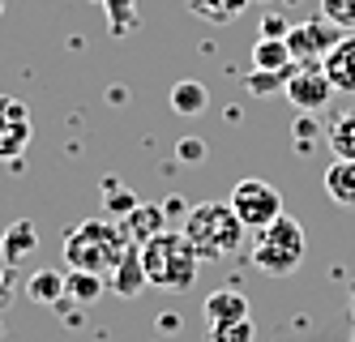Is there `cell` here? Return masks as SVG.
Instances as JSON below:
<instances>
[{
    "label": "cell",
    "instance_id": "obj_5",
    "mask_svg": "<svg viewBox=\"0 0 355 342\" xmlns=\"http://www.w3.org/2000/svg\"><path fill=\"white\" fill-rule=\"evenodd\" d=\"M227 201H232L236 219H240L248 231H261V227H270L278 214H287V210H283V193H278L270 180H257V176L240 180Z\"/></svg>",
    "mask_w": 355,
    "mask_h": 342
},
{
    "label": "cell",
    "instance_id": "obj_26",
    "mask_svg": "<svg viewBox=\"0 0 355 342\" xmlns=\"http://www.w3.org/2000/svg\"><path fill=\"white\" fill-rule=\"evenodd\" d=\"M317 133H321V128H317V120H313V112H300V120H295V137H300V150H304V154H309V150H313V142H317Z\"/></svg>",
    "mask_w": 355,
    "mask_h": 342
},
{
    "label": "cell",
    "instance_id": "obj_21",
    "mask_svg": "<svg viewBox=\"0 0 355 342\" xmlns=\"http://www.w3.org/2000/svg\"><path fill=\"white\" fill-rule=\"evenodd\" d=\"M107 13V26H112V35L124 39L129 31H137V0H98Z\"/></svg>",
    "mask_w": 355,
    "mask_h": 342
},
{
    "label": "cell",
    "instance_id": "obj_19",
    "mask_svg": "<svg viewBox=\"0 0 355 342\" xmlns=\"http://www.w3.org/2000/svg\"><path fill=\"white\" fill-rule=\"evenodd\" d=\"M325 142L334 150V159H355V112H338L325 128Z\"/></svg>",
    "mask_w": 355,
    "mask_h": 342
},
{
    "label": "cell",
    "instance_id": "obj_9",
    "mask_svg": "<svg viewBox=\"0 0 355 342\" xmlns=\"http://www.w3.org/2000/svg\"><path fill=\"white\" fill-rule=\"evenodd\" d=\"M321 69L334 90L355 94V35H338V43L321 56Z\"/></svg>",
    "mask_w": 355,
    "mask_h": 342
},
{
    "label": "cell",
    "instance_id": "obj_30",
    "mask_svg": "<svg viewBox=\"0 0 355 342\" xmlns=\"http://www.w3.org/2000/svg\"><path fill=\"white\" fill-rule=\"evenodd\" d=\"M163 210H167V219H171V214H189V205H184L180 197H167V201H163Z\"/></svg>",
    "mask_w": 355,
    "mask_h": 342
},
{
    "label": "cell",
    "instance_id": "obj_15",
    "mask_svg": "<svg viewBox=\"0 0 355 342\" xmlns=\"http://www.w3.org/2000/svg\"><path fill=\"white\" fill-rule=\"evenodd\" d=\"M26 300L56 308V300H64V270H35L26 278Z\"/></svg>",
    "mask_w": 355,
    "mask_h": 342
},
{
    "label": "cell",
    "instance_id": "obj_14",
    "mask_svg": "<svg viewBox=\"0 0 355 342\" xmlns=\"http://www.w3.org/2000/svg\"><path fill=\"white\" fill-rule=\"evenodd\" d=\"M248 321V300L240 291H214L206 300V325H236Z\"/></svg>",
    "mask_w": 355,
    "mask_h": 342
},
{
    "label": "cell",
    "instance_id": "obj_27",
    "mask_svg": "<svg viewBox=\"0 0 355 342\" xmlns=\"http://www.w3.org/2000/svg\"><path fill=\"white\" fill-rule=\"evenodd\" d=\"M287 31H291V22L283 13H266L261 17V39H287Z\"/></svg>",
    "mask_w": 355,
    "mask_h": 342
},
{
    "label": "cell",
    "instance_id": "obj_13",
    "mask_svg": "<svg viewBox=\"0 0 355 342\" xmlns=\"http://www.w3.org/2000/svg\"><path fill=\"white\" fill-rule=\"evenodd\" d=\"M325 193L334 205L355 210V159H334L325 167Z\"/></svg>",
    "mask_w": 355,
    "mask_h": 342
},
{
    "label": "cell",
    "instance_id": "obj_16",
    "mask_svg": "<svg viewBox=\"0 0 355 342\" xmlns=\"http://www.w3.org/2000/svg\"><path fill=\"white\" fill-rule=\"evenodd\" d=\"M206 108H210V90L201 86V82L189 77V82H175L171 86V112L175 116H201Z\"/></svg>",
    "mask_w": 355,
    "mask_h": 342
},
{
    "label": "cell",
    "instance_id": "obj_22",
    "mask_svg": "<svg viewBox=\"0 0 355 342\" xmlns=\"http://www.w3.org/2000/svg\"><path fill=\"white\" fill-rule=\"evenodd\" d=\"M287 69H291V65H287ZM287 69H252V73H248V82H244L248 94H257V99H261V94L283 90V86H287Z\"/></svg>",
    "mask_w": 355,
    "mask_h": 342
},
{
    "label": "cell",
    "instance_id": "obj_18",
    "mask_svg": "<svg viewBox=\"0 0 355 342\" xmlns=\"http://www.w3.org/2000/svg\"><path fill=\"white\" fill-rule=\"evenodd\" d=\"M248 9V0H189V13H197L210 26H232Z\"/></svg>",
    "mask_w": 355,
    "mask_h": 342
},
{
    "label": "cell",
    "instance_id": "obj_28",
    "mask_svg": "<svg viewBox=\"0 0 355 342\" xmlns=\"http://www.w3.org/2000/svg\"><path fill=\"white\" fill-rule=\"evenodd\" d=\"M13 287H17V274H13V266H5V261H0V308H5V304L13 300Z\"/></svg>",
    "mask_w": 355,
    "mask_h": 342
},
{
    "label": "cell",
    "instance_id": "obj_31",
    "mask_svg": "<svg viewBox=\"0 0 355 342\" xmlns=\"http://www.w3.org/2000/svg\"><path fill=\"white\" fill-rule=\"evenodd\" d=\"M0 13H5V0H0Z\"/></svg>",
    "mask_w": 355,
    "mask_h": 342
},
{
    "label": "cell",
    "instance_id": "obj_1",
    "mask_svg": "<svg viewBox=\"0 0 355 342\" xmlns=\"http://www.w3.org/2000/svg\"><path fill=\"white\" fill-rule=\"evenodd\" d=\"M244 223L236 219L232 201H201V205H189L184 214V235L201 261H223L240 253V240H244Z\"/></svg>",
    "mask_w": 355,
    "mask_h": 342
},
{
    "label": "cell",
    "instance_id": "obj_17",
    "mask_svg": "<svg viewBox=\"0 0 355 342\" xmlns=\"http://www.w3.org/2000/svg\"><path fill=\"white\" fill-rule=\"evenodd\" d=\"M103 287H107L103 274H94V270H69V274H64V296H69L73 304H82V308L103 296Z\"/></svg>",
    "mask_w": 355,
    "mask_h": 342
},
{
    "label": "cell",
    "instance_id": "obj_4",
    "mask_svg": "<svg viewBox=\"0 0 355 342\" xmlns=\"http://www.w3.org/2000/svg\"><path fill=\"white\" fill-rule=\"evenodd\" d=\"M257 240L248 248V261L257 266V274H270V278H287L304 266V253H309V240H304V227L291 219V214H278L270 227L252 231Z\"/></svg>",
    "mask_w": 355,
    "mask_h": 342
},
{
    "label": "cell",
    "instance_id": "obj_7",
    "mask_svg": "<svg viewBox=\"0 0 355 342\" xmlns=\"http://www.w3.org/2000/svg\"><path fill=\"white\" fill-rule=\"evenodd\" d=\"M31 146V108L13 94H0V163H21Z\"/></svg>",
    "mask_w": 355,
    "mask_h": 342
},
{
    "label": "cell",
    "instance_id": "obj_23",
    "mask_svg": "<svg viewBox=\"0 0 355 342\" xmlns=\"http://www.w3.org/2000/svg\"><path fill=\"white\" fill-rule=\"evenodd\" d=\"M321 17L338 31H351L355 35V0H321Z\"/></svg>",
    "mask_w": 355,
    "mask_h": 342
},
{
    "label": "cell",
    "instance_id": "obj_12",
    "mask_svg": "<svg viewBox=\"0 0 355 342\" xmlns=\"http://www.w3.org/2000/svg\"><path fill=\"white\" fill-rule=\"evenodd\" d=\"M120 227H124V235H129L133 244H146V240H155L159 231H167V210L163 205H150V201H137V210Z\"/></svg>",
    "mask_w": 355,
    "mask_h": 342
},
{
    "label": "cell",
    "instance_id": "obj_11",
    "mask_svg": "<svg viewBox=\"0 0 355 342\" xmlns=\"http://www.w3.org/2000/svg\"><path fill=\"white\" fill-rule=\"evenodd\" d=\"M35 248H39V227L31 219H17L0 231V261H5V266L17 270V261L35 257Z\"/></svg>",
    "mask_w": 355,
    "mask_h": 342
},
{
    "label": "cell",
    "instance_id": "obj_10",
    "mask_svg": "<svg viewBox=\"0 0 355 342\" xmlns=\"http://www.w3.org/2000/svg\"><path fill=\"white\" fill-rule=\"evenodd\" d=\"M107 287H112L120 300H137L146 287H150V282H146V266H141V248H137V244H129V253L116 261V270L107 274Z\"/></svg>",
    "mask_w": 355,
    "mask_h": 342
},
{
    "label": "cell",
    "instance_id": "obj_29",
    "mask_svg": "<svg viewBox=\"0 0 355 342\" xmlns=\"http://www.w3.org/2000/svg\"><path fill=\"white\" fill-rule=\"evenodd\" d=\"M175 154H180V159H189V163H197V159H206V142H197V137H184L180 146H175Z\"/></svg>",
    "mask_w": 355,
    "mask_h": 342
},
{
    "label": "cell",
    "instance_id": "obj_2",
    "mask_svg": "<svg viewBox=\"0 0 355 342\" xmlns=\"http://www.w3.org/2000/svg\"><path fill=\"white\" fill-rule=\"evenodd\" d=\"M129 235L116 227L112 219H86L64 235V266L69 270H94V274H112L116 261L129 253Z\"/></svg>",
    "mask_w": 355,
    "mask_h": 342
},
{
    "label": "cell",
    "instance_id": "obj_8",
    "mask_svg": "<svg viewBox=\"0 0 355 342\" xmlns=\"http://www.w3.org/2000/svg\"><path fill=\"white\" fill-rule=\"evenodd\" d=\"M338 26H329L325 17H309V22H295L287 31V47H291V60H321L329 47L338 43Z\"/></svg>",
    "mask_w": 355,
    "mask_h": 342
},
{
    "label": "cell",
    "instance_id": "obj_6",
    "mask_svg": "<svg viewBox=\"0 0 355 342\" xmlns=\"http://www.w3.org/2000/svg\"><path fill=\"white\" fill-rule=\"evenodd\" d=\"M287 103L295 112H321L329 94H334V86H329V77L321 69V60H295L287 69V86H283Z\"/></svg>",
    "mask_w": 355,
    "mask_h": 342
},
{
    "label": "cell",
    "instance_id": "obj_24",
    "mask_svg": "<svg viewBox=\"0 0 355 342\" xmlns=\"http://www.w3.org/2000/svg\"><path fill=\"white\" fill-rule=\"evenodd\" d=\"M210 342H252V317L236 325H210Z\"/></svg>",
    "mask_w": 355,
    "mask_h": 342
},
{
    "label": "cell",
    "instance_id": "obj_25",
    "mask_svg": "<svg viewBox=\"0 0 355 342\" xmlns=\"http://www.w3.org/2000/svg\"><path fill=\"white\" fill-rule=\"evenodd\" d=\"M103 210H107V219H112V214H120V219H129L133 210H137V197H133L129 189H120V193H107V205H103Z\"/></svg>",
    "mask_w": 355,
    "mask_h": 342
},
{
    "label": "cell",
    "instance_id": "obj_20",
    "mask_svg": "<svg viewBox=\"0 0 355 342\" xmlns=\"http://www.w3.org/2000/svg\"><path fill=\"white\" fill-rule=\"evenodd\" d=\"M287 65H295L287 39H257L252 43V69H287Z\"/></svg>",
    "mask_w": 355,
    "mask_h": 342
},
{
    "label": "cell",
    "instance_id": "obj_3",
    "mask_svg": "<svg viewBox=\"0 0 355 342\" xmlns=\"http://www.w3.org/2000/svg\"><path fill=\"white\" fill-rule=\"evenodd\" d=\"M141 248V266H146V282L159 291H189L197 278V253L189 244L184 231H159L155 240L137 244Z\"/></svg>",
    "mask_w": 355,
    "mask_h": 342
}]
</instances>
